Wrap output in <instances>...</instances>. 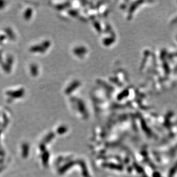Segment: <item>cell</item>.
I'll use <instances>...</instances> for the list:
<instances>
[{"label":"cell","instance_id":"obj_1","mask_svg":"<svg viewBox=\"0 0 177 177\" xmlns=\"http://www.w3.org/2000/svg\"><path fill=\"white\" fill-rule=\"evenodd\" d=\"M176 169H177V163H176V164L175 165V166H174V167L170 171V176H171L174 175V174L176 172Z\"/></svg>","mask_w":177,"mask_h":177}]
</instances>
